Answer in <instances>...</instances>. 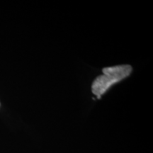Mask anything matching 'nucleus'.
<instances>
[{"label": "nucleus", "instance_id": "f257e3e1", "mask_svg": "<svg viewBox=\"0 0 153 153\" xmlns=\"http://www.w3.org/2000/svg\"><path fill=\"white\" fill-rule=\"evenodd\" d=\"M129 65L108 67L103 69V74L97 76L91 85V91L97 98L100 99L113 85L128 77L132 72Z\"/></svg>", "mask_w": 153, "mask_h": 153}]
</instances>
